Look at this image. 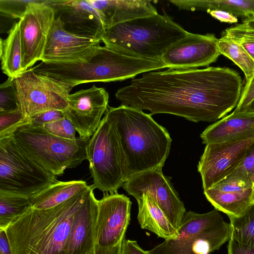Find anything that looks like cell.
Segmentation results:
<instances>
[{
	"instance_id": "74e56055",
	"label": "cell",
	"mask_w": 254,
	"mask_h": 254,
	"mask_svg": "<svg viewBox=\"0 0 254 254\" xmlns=\"http://www.w3.org/2000/svg\"><path fill=\"white\" fill-rule=\"evenodd\" d=\"M228 254H254V247L238 243L231 239L227 245Z\"/></svg>"
},
{
	"instance_id": "ffe728a7",
	"label": "cell",
	"mask_w": 254,
	"mask_h": 254,
	"mask_svg": "<svg viewBox=\"0 0 254 254\" xmlns=\"http://www.w3.org/2000/svg\"><path fill=\"white\" fill-rule=\"evenodd\" d=\"M253 190L245 183L224 179L203 192L215 209L228 217H238L253 204Z\"/></svg>"
},
{
	"instance_id": "d590c367",
	"label": "cell",
	"mask_w": 254,
	"mask_h": 254,
	"mask_svg": "<svg viewBox=\"0 0 254 254\" xmlns=\"http://www.w3.org/2000/svg\"><path fill=\"white\" fill-rule=\"evenodd\" d=\"M254 99V75L246 81L242 89L239 101L234 110L235 113L243 112Z\"/></svg>"
},
{
	"instance_id": "f1b7e54d",
	"label": "cell",
	"mask_w": 254,
	"mask_h": 254,
	"mask_svg": "<svg viewBox=\"0 0 254 254\" xmlns=\"http://www.w3.org/2000/svg\"><path fill=\"white\" fill-rule=\"evenodd\" d=\"M231 227V239L252 246L254 243V203L238 217H228Z\"/></svg>"
},
{
	"instance_id": "ac0fdd59",
	"label": "cell",
	"mask_w": 254,
	"mask_h": 254,
	"mask_svg": "<svg viewBox=\"0 0 254 254\" xmlns=\"http://www.w3.org/2000/svg\"><path fill=\"white\" fill-rule=\"evenodd\" d=\"M101 40L70 33L55 18L48 34L42 62H71L85 59Z\"/></svg>"
},
{
	"instance_id": "b9f144b4",
	"label": "cell",
	"mask_w": 254,
	"mask_h": 254,
	"mask_svg": "<svg viewBox=\"0 0 254 254\" xmlns=\"http://www.w3.org/2000/svg\"><path fill=\"white\" fill-rule=\"evenodd\" d=\"M122 243L109 248L95 246L93 252L90 254H121Z\"/></svg>"
},
{
	"instance_id": "5b68a950",
	"label": "cell",
	"mask_w": 254,
	"mask_h": 254,
	"mask_svg": "<svg viewBox=\"0 0 254 254\" xmlns=\"http://www.w3.org/2000/svg\"><path fill=\"white\" fill-rule=\"evenodd\" d=\"M189 32L166 13L137 18L105 30V46L125 55L155 60Z\"/></svg>"
},
{
	"instance_id": "30bf717a",
	"label": "cell",
	"mask_w": 254,
	"mask_h": 254,
	"mask_svg": "<svg viewBox=\"0 0 254 254\" xmlns=\"http://www.w3.org/2000/svg\"><path fill=\"white\" fill-rule=\"evenodd\" d=\"M20 109L28 119L50 110L64 111L71 89L31 68L13 78Z\"/></svg>"
},
{
	"instance_id": "9c48e42d",
	"label": "cell",
	"mask_w": 254,
	"mask_h": 254,
	"mask_svg": "<svg viewBox=\"0 0 254 254\" xmlns=\"http://www.w3.org/2000/svg\"><path fill=\"white\" fill-rule=\"evenodd\" d=\"M57 181L21 150L12 134L0 138V192L30 197Z\"/></svg>"
},
{
	"instance_id": "603a6c76",
	"label": "cell",
	"mask_w": 254,
	"mask_h": 254,
	"mask_svg": "<svg viewBox=\"0 0 254 254\" xmlns=\"http://www.w3.org/2000/svg\"><path fill=\"white\" fill-rule=\"evenodd\" d=\"M136 200L137 220L142 229L148 230L165 240L177 237V230L150 195L143 194Z\"/></svg>"
},
{
	"instance_id": "83f0119b",
	"label": "cell",
	"mask_w": 254,
	"mask_h": 254,
	"mask_svg": "<svg viewBox=\"0 0 254 254\" xmlns=\"http://www.w3.org/2000/svg\"><path fill=\"white\" fill-rule=\"evenodd\" d=\"M217 45L220 54L230 59L242 69L246 81L254 75V60L240 44L223 36L218 39Z\"/></svg>"
},
{
	"instance_id": "ee69618b",
	"label": "cell",
	"mask_w": 254,
	"mask_h": 254,
	"mask_svg": "<svg viewBox=\"0 0 254 254\" xmlns=\"http://www.w3.org/2000/svg\"><path fill=\"white\" fill-rule=\"evenodd\" d=\"M254 113V99L251 102V103L246 108L243 112Z\"/></svg>"
},
{
	"instance_id": "7402d4cb",
	"label": "cell",
	"mask_w": 254,
	"mask_h": 254,
	"mask_svg": "<svg viewBox=\"0 0 254 254\" xmlns=\"http://www.w3.org/2000/svg\"><path fill=\"white\" fill-rule=\"evenodd\" d=\"M254 134V113L233 112L208 126L200 134L205 144L230 141Z\"/></svg>"
},
{
	"instance_id": "d4e9b609",
	"label": "cell",
	"mask_w": 254,
	"mask_h": 254,
	"mask_svg": "<svg viewBox=\"0 0 254 254\" xmlns=\"http://www.w3.org/2000/svg\"><path fill=\"white\" fill-rule=\"evenodd\" d=\"M180 9H221L235 16L254 19V0H170Z\"/></svg>"
},
{
	"instance_id": "44dd1931",
	"label": "cell",
	"mask_w": 254,
	"mask_h": 254,
	"mask_svg": "<svg viewBox=\"0 0 254 254\" xmlns=\"http://www.w3.org/2000/svg\"><path fill=\"white\" fill-rule=\"evenodd\" d=\"M97 11L105 30L137 18L158 13L148 0H88Z\"/></svg>"
},
{
	"instance_id": "d6a6232c",
	"label": "cell",
	"mask_w": 254,
	"mask_h": 254,
	"mask_svg": "<svg viewBox=\"0 0 254 254\" xmlns=\"http://www.w3.org/2000/svg\"><path fill=\"white\" fill-rule=\"evenodd\" d=\"M38 0H0L1 14L11 19H19L26 13L28 6Z\"/></svg>"
},
{
	"instance_id": "60d3db41",
	"label": "cell",
	"mask_w": 254,
	"mask_h": 254,
	"mask_svg": "<svg viewBox=\"0 0 254 254\" xmlns=\"http://www.w3.org/2000/svg\"><path fill=\"white\" fill-rule=\"evenodd\" d=\"M0 254H12L5 230H0Z\"/></svg>"
},
{
	"instance_id": "5bb4252c",
	"label": "cell",
	"mask_w": 254,
	"mask_h": 254,
	"mask_svg": "<svg viewBox=\"0 0 254 254\" xmlns=\"http://www.w3.org/2000/svg\"><path fill=\"white\" fill-rule=\"evenodd\" d=\"M131 205L123 194L104 193L98 202L95 246L109 248L122 243L129 223Z\"/></svg>"
},
{
	"instance_id": "9a60e30c",
	"label": "cell",
	"mask_w": 254,
	"mask_h": 254,
	"mask_svg": "<svg viewBox=\"0 0 254 254\" xmlns=\"http://www.w3.org/2000/svg\"><path fill=\"white\" fill-rule=\"evenodd\" d=\"M109 94L93 85L69 94L65 117L72 123L79 137L90 139L100 126L108 105Z\"/></svg>"
},
{
	"instance_id": "277c9868",
	"label": "cell",
	"mask_w": 254,
	"mask_h": 254,
	"mask_svg": "<svg viewBox=\"0 0 254 254\" xmlns=\"http://www.w3.org/2000/svg\"><path fill=\"white\" fill-rule=\"evenodd\" d=\"M164 68L162 60L130 57L100 45L82 60L42 62L31 69L72 89L82 83L122 81Z\"/></svg>"
},
{
	"instance_id": "f546056e",
	"label": "cell",
	"mask_w": 254,
	"mask_h": 254,
	"mask_svg": "<svg viewBox=\"0 0 254 254\" xmlns=\"http://www.w3.org/2000/svg\"><path fill=\"white\" fill-rule=\"evenodd\" d=\"M224 179L244 183L254 188V142L249 147L240 164Z\"/></svg>"
},
{
	"instance_id": "3957f363",
	"label": "cell",
	"mask_w": 254,
	"mask_h": 254,
	"mask_svg": "<svg viewBox=\"0 0 254 254\" xmlns=\"http://www.w3.org/2000/svg\"><path fill=\"white\" fill-rule=\"evenodd\" d=\"M90 186L54 207L31 208L5 230L12 254H67L75 215Z\"/></svg>"
},
{
	"instance_id": "7a4b0ae2",
	"label": "cell",
	"mask_w": 254,
	"mask_h": 254,
	"mask_svg": "<svg viewBox=\"0 0 254 254\" xmlns=\"http://www.w3.org/2000/svg\"><path fill=\"white\" fill-rule=\"evenodd\" d=\"M105 116L114 128L124 157L126 182L135 174L162 169L172 139L150 114L122 104L108 106Z\"/></svg>"
},
{
	"instance_id": "e575fe53",
	"label": "cell",
	"mask_w": 254,
	"mask_h": 254,
	"mask_svg": "<svg viewBox=\"0 0 254 254\" xmlns=\"http://www.w3.org/2000/svg\"><path fill=\"white\" fill-rule=\"evenodd\" d=\"M42 126L48 132L57 137L69 140L77 138L75 129L65 117L55 122L44 124Z\"/></svg>"
},
{
	"instance_id": "e0dca14e",
	"label": "cell",
	"mask_w": 254,
	"mask_h": 254,
	"mask_svg": "<svg viewBox=\"0 0 254 254\" xmlns=\"http://www.w3.org/2000/svg\"><path fill=\"white\" fill-rule=\"evenodd\" d=\"M67 31L102 40L105 29L97 11L88 0H48Z\"/></svg>"
},
{
	"instance_id": "484cf974",
	"label": "cell",
	"mask_w": 254,
	"mask_h": 254,
	"mask_svg": "<svg viewBox=\"0 0 254 254\" xmlns=\"http://www.w3.org/2000/svg\"><path fill=\"white\" fill-rule=\"evenodd\" d=\"M0 49L3 73L11 78L22 73V48L18 22L13 24L5 39H0Z\"/></svg>"
},
{
	"instance_id": "f35d334b",
	"label": "cell",
	"mask_w": 254,
	"mask_h": 254,
	"mask_svg": "<svg viewBox=\"0 0 254 254\" xmlns=\"http://www.w3.org/2000/svg\"><path fill=\"white\" fill-rule=\"evenodd\" d=\"M121 254H149L143 250L135 241L124 239L121 245Z\"/></svg>"
},
{
	"instance_id": "1f68e13d",
	"label": "cell",
	"mask_w": 254,
	"mask_h": 254,
	"mask_svg": "<svg viewBox=\"0 0 254 254\" xmlns=\"http://www.w3.org/2000/svg\"><path fill=\"white\" fill-rule=\"evenodd\" d=\"M30 121L21 109L0 112V138L11 135L17 128Z\"/></svg>"
},
{
	"instance_id": "d6986e66",
	"label": "cell",
	"mask_w": 254,
	"mask_h": 254,
	"mask_svg": "<svg viewBox=\"0 0 254 254\" xmlns=\"http://www.w3.org/2000/svg\"><path fill=\"white\" fill-rule=\"evenodd\" d=\"M92 185L76 212L67 244V254H90L95 247L98 202Z\"/></svg>"
},
{
	"instance_id": "8fae6325",
	"label": "cell",
	"mask_w": 254,
	"mask_h": 254,
	"mask_svg": "<svg viewBox=\"0 0 254 254\" xmlns=\"http://www.w3.org/2000/svg\"><path fill=\"white\" fill-rule=\"evenodd\" d=\"M123 188L136 199L143 194L150 195L178 231L186 212V209L170 178L163 175L162 169L135 174L124 183Z\"/></svg>"
},
{
	"instance_id": "4dcf8cb0",
	"label": "cell",
	"mask_w": 254,
	"mask_h": 254,
	"mask_svg": "<svg viewBox=\"0 0 254 254\" xmlns=\"http://www.w3.org/2000/svg\"><path fill=\"white\" fill-rule=\"evenodd\" d=\"M20 109L13 78L0 85V112H11Z\"/></svg>"
},
{
	"instance_id": "4fadbf2b",
	"label": "cell",
	"mask_w": 254,
	"mask_h": 254,
	"mask_svg": "<svg viewBox=\"0 0 254 254\" xmlns=\"http://www.w3.org/2000/svg\"><path fill=\"white\" fill-rule=\"evenodd\" d=\"M253 142L254 134L230 141L206 144L197 166L204 190L230 175Z\"/></svg>"
},
{
	"instance_id": "4316f807",
	"label": "cell",
	"mask_w": 254,
	"mask_h": 254,
	"mask_svg": "<svg viewBox=\"0 0 254 254\" xmlns=\"http://www.w3.org/2000/svg\"><path fill=\"white\" fill-rule=\"evenodd\" d=\"M32 208L30 197L0 192V230H5Z\"/></svg>"
},
{
	"instance_id": "2e32d148",
	"label": "cell",
	"mask_w": 254,
	"mask_h": 254,
	"mask_svg": "<svg viewBox=\"0 0 254 254\" xmlns=\"http://www.w3.org/2000/svg\"><path fill=\"white\" fill-rule=\"evenodd\" d=\"M216 37L188 32L181 40L169 48L162 60L169 69H188L208 66L221 55Z\"/></svg>"
},
{
	"instance_id": "8992f818",
	"label": "cell",
	"mask_w": 254,
	"mask_h": 254,
	"mask_svg": "<svg viewBox=\"0 0 254 254\" xmlns=\"http://www.w3.org/2000/svg\"><path fill=\"white\" fill-rule=\"evenodd\" d=\"M12 135L18 147L40 166L57 176L87 160L86 146L89 139L62 138L30 122L17 128Z\"/></svg>"
},
{
	"instance_id": "cb8c5ba5",
	"label": "cell",
	"mask_w": 254,
	"mask_h": 254,
	"mask_svg": "<svg viewBox=\"0 0 254 254\" xmlns=\"http://www.w3.org/2000/svg\"><path fill=\"white\" fill-rule=\"evenodd\" d=\"M88 187L82 180L57 181L30 197L32 208L42 210L54 207L70 199Z\"/></svg>"
},
{
	"instance_id": "7bdbcfd3",
	"label": "cell",
	"mask_w": 254,
	"mask_h": 254,
	"mask_svg": "<svg viewBox=\"0 0 254 254\" xmlns=\"http://www.w3.org/2000/svg\"><path fill=\"white\" fill-rule=\"evenodd\" d=\"M235 42L240 44L254 60V41H240Z\"/></svg>"
},
{
	"instance_id": "6da1fadb",
	"label": "cell",
	"mask_w": 254,
	"mask_h": 254,
	"mask_svg": "<svg viewBox=\"0 0 254 254\" xmlns=\"http://www.w3.org/2000/svg\"><path fill=\"white\" fill-rule=\"evenodd\" d=\"M242 80L235 70L221 67L145 72L115 94L123 104L169 114L194 122H213L236 107Z\"/></svg>"
},
{
	"instance_id": "7c38bea8",
	"label": "cell",
	"mask_w": 254,
	"mask_h": 254,
	"mask_svg": "<svg viewBox=\"0 0 254 254\" xmlns=\"http://www.w3.org/2000/svg\"><path fill=\"white\" fill-rule=\"evenodd\" d=\"M47 1L38 0L30 4L18 22L23 72L38 61H41L48 34L55 19L54 10Z\"/></svg>"
},
{
	"instance_id": "f6af8a7d",
	"label": "cell",
	"mask_w": 254,
	"mask_h": 254,
	"mask_svg": "<svg viewBox=\"0 0 254 254\" xmlns=\"http://www.w3.org/2000/svg\"><path fill=\"white\" fill-rule=\"evenodd\" d=\"M253 203H254V190H253Z\"/></svg>"
},
{
	"instance_id": "ba28073f",
	"label": "cell",
	"mask_w": 254,
	"mask_h": 254,
	"mask_svg": "<svg viewBox=\"0 0 254 254\" xmlns=\"http://www.w3.org/2000/svg\"><path fill=\"white\" fill-rule=\"evenodd\" d=\"M86 155L93 188L117 192L126 182L125 160L114 128L105 116L87 143Z\"/></svg>"
},
{
	"instance_id": "52a82bcc",
	"label": "cell",
	"mask_w": 254,
	"mask_h": 254,
	"mask_svg": "<svg viewBox=\"0 0 254 254\" xmlns=\"http://www.w3.org/2000/svg\"><path fill=\"white\" fill-rule=\"evenodd\" d=\"M175 239L165 240L149 254H210L231 236L230 223L216 209L205 213L186 212Z\"/></svg>"
},
{
	"instance_id": "ab89813d",
	"label": "cell",
	"mask_w": 254,
	"mask_h": 254,
	"mask_svg": "<svg viewBox=\"0 0 254 254\" xmlns=\"http://www.w3.org/2000/svg\"><path fill=\"white\" fill-rule=\"evenodd\" d=\"M206 11L211 16L221 22L235 23L238 21L236 16L225 10L221 9H207Z\"/></svg>"
},
{
	"instance_id": "8d00e7d4",
	"label": "cell",
	"mask_w": 254,
	"mask_h": 254,
	"mask_svg": "<svg viewBox=\"0 0 254 254\" xmlns=\"http://www.w3.org/2000/svg\"><path fill=\"white\" fill-rule=\"evenodd\" d=\"M64 117V111L50 110L32 117L30 120L32 124L42 126L44 124L55 122Z\"/></svg>"
},
{
	"instance_id": "836d02e7",
	"label": "cell",
	"mask_w": 254,
	"mask_h": 254,
	"mask_svg": "<svg viewBox=\"0 0 254 254\" xmlns=\"http://www.w3.org/2000/svg\"><path fill=\"white\" fill-rule=\"evenodd\" d=\"M223 34L234 41H254V19H244L241 23L226 29Z\"/></svg>"
},
{
	"instance_id": "bcb514c9",
	"label": "cell",
	"mask_w": 254,
	"mask_h": 254,
	"mask_svg": "<svg viewBox=\"0 0 254 254\" xmlns=\"http://www.w3.org/2000/svg\"><path fill=\"white\" fill-rule=\"evenodd\" d=\"M252 247H254V245H253V246H252Z\"/></svg>"
}]
</instances>
